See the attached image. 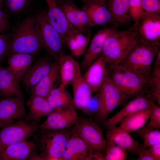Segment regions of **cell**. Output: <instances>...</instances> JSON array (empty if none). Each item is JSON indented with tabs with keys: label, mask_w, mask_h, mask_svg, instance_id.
Segmentation results:
<instances>
[{
	"label": "cell",
	"mask_w": 160,
	"mask_h": 160,
	"mask_svg": "<svg viewBox=\"0 0 160 160\" xmlns=\"http://www.w3.org/2000/svg\"><path fill=\"white\" fill-rule=\"evenodd\" d=\"M160 47V45L152 44L138 37L135 45L115 66L133 73L147 81L152 63Z\"/></svg>",
	"instance_id": "cell-1"
},
{
	"label": "cell",
	"mask_w": 160,
	"mask_h": 160,
	"mask_svg": "<svg viewBox=\"0 0 160 160\" xmlns=\"http://www.w3.org/2000/svg\"><path fill=\"white\" fill-rule=\"evenodd\" d=\"M42 47L35 16H28L22 20L9 38L8 54L20 53L34 56Z\"/></svg>",
	"instance_id": "cell-2"
},
{
	"label": "cell",
	"mask_w": 160,
	"mask_h": 160,
	"mask_svg": "<svg viewBox=\"0 0 160 160\" xmlns=\"http://www.w3.org/2000/svg\"><path fill=\"white\" fill-rule=\"evenodd\" d=\"M138 39L137 34L129 28L123 31L111 28L101 54L108 66L119 63L135 45Z\"/></svg>",
	"instance_id": "cell-3"
},
{
	"label": "cell",
	"mask_w": 160,
	"mask_h": 160,
	"mask_svg": "<svg viewBox=\"0 0 160 160\" xmlns=\"http://www.w3.org/2000/svg\"><path fill=\"white\" fill-rule=\"evenodd\" d=\"M74 126L58 130L39 131L34 137L40 160H62L66 143Z\"/></svg>",
	"instance_id": "cell-4"
},
{
	"label": "cell",
	"mask_w": 160,
	"mask_h": 160,
	"mask_svg": "<svg viewBox=\"0 0 160 160\" xmlns=\"http://www.w3.org/2000/svg\"><path fill=\"white\" fill-rule=\"evenodd\" d=\"M74 130L87 148L88 160H103L107 142L97 122L90 119L79 117Z\"/></svg>",
	"instance_id": "cell-5"
},
{
	"label": "cell",
	"mask_w": 160,
	"mask_h": 160,
	"mask_svg": "<svg viewBox=\"0 0 160 160\" xmlns=\"http://www.w3.org/2000/svg\"><path fill=\"white\" fill-rule=\"evenodd\" d=\"M36 25L43 47L50 57L57 62L64 54V43L60 34L50 23L46 11H42L35 16Z\"/></svg>",
	"instance_id": "cell-6"
},
{
	"label": "cell",
	"mask_w": 160,
	"mask_h": 160,
	"mask_svg": "<svg viewBox=\"0 0 160 160\" xmlns=\"http://www.w3.org/2000/svg\"><path fill=\"white\" fill-rule=\"evenodd\" d=\"M98 92L100 107L95 117L97 121L101 124L107 119L113 110L123 104L130 97L113 82L108 73Z\"/></svg>",
	"instance_id": "cell-7"
},
{
	"label": "cell",
	"mask_w": 160,
	"mask_h": 160,
	"mask_svg": "<svg viewBox=\"0 0 160 160\" xmlns=\"http://www.w3.org/2000/svg\"><path fill=\"white\" fill-rule=\"evenodd\" d=\"M108 68L112 81L129 97H136L145 89L147 81L136 74L117 66Z\"/></svg>",
	"instance_id": "cell-8"
},
{
	"label": "cell",
	"mask_w": 160,
	"mask_h": 160,
	"mask_svg": "<svg viewBox=\"0 0 160 160\" xmlns=\"http://www.w3.org/2000/svg\"><path fill=\"white\" fill-rule=\"evenodd\" d=\"M39 124L22 119L8 124L0 129V153L14 143L33 138Z\"/></svg>",
	"instance_id": "cell-9"
},
{
	"label": "cell",
	"mask_w": 160,
	"mask_h": 160,
	"mask_svg": "<svg viewBox=\"0 0 160 160\" xmlns=\"http://www.w3.org/2000/svg\"><path fill=\"white\" fill-rule=\"evenodd\" d=\"M129 29L135 32L139 38L160 45V15L143 11L139 21Z\"/></svg>",
	"instance_id": "cell-10"
},
{
	"label": "cell",
	"mask_w": 160,
	"mask_h": 160,
	"mask_svg": "<svg viewBox=\"0 0 160 160\" xmlns=\"http://www.w3.org/2000/svg\"><path fill=\"white\" fill-rule=\"evenodd\" d=\"M79 117L74 106L57 108L39 124L38 130H58L69 128L76 124Z\"/></svg>",
	"instance_id": "cell-11"
},
{
	"label": "cell",
	"mask_w": 160,
	"mask_h": 160,
	"mask_svg": "<svg viewBox=\"0 0 160 160\" xmlns=\"http://www.w3.org/2000/svg\"><path fill=\"white\" fill-rule=\"evenodd\" d=\"M39 160L40 158L34 140L12 144L0 153V160Z\"/></svg>",
	"instance_id": "cell-12"
},
{
	"label": "cell",
	"mask_w": 160,
	"mask_h": 160,
	"mask_svg": "<svg viewBox=\"0 0 160 160\" xmlns=\"http://www.w3.org/2000/svg\"><path fill=\"white\" fill-rule=\"evenodd\" d=\"M25 114L24 99L18 97L0 98V129L24 119Z\"/></svg>",
	"instance_id": "cell-13"
},
{
	"label": "cell",
	"mask_w": 160,
	"mask_h": 160,
	"mask_svg": "<svg viewBox=\"0 0 160 160\" xmlns=\"http://www.w3.org/2000/svg\"><path fill=\"white\" fill-rule=\"evenodd\" d=\"M154 104L153 100L143 92L130 101L120 111L101 124L106 129L116 125L126 117L137 111L151 108Z\"/></svg>",
	"instance_id": "cell-14"
},
{
	"label": "cell",
	"mask_w": 160,
	"mask_h": 160,
	"mask_svg": "<svg viewBox=\"0 0 160 160\" xmlns=\"http://www.w3.org/2000/svg\"><path fill=\"white\" fill-rule=\"evenodd\" d=\"M53 63L46 57H42L32 64L22 77L24 87L30 92L50 71Z\"/></svg>",
	"instance_id": "cell-15"
},
{
	"label": "cell",
	"mask_w": 160,
	"mask_h": 160,
	"mask_svg": "<svg viewBox=\"0 0 160 160\" xmlns=\"http://www.w3.org/2000/svg\"><path fill=\"white\" fill-rule=\"evenodd\" d=\"M108 66L101 55L87 68L83 76L93 92H98L108 73Z\"/></svg>",
	"instance_id": "cell-16"
},
{
	"label": "cell",
	"mask_w": 160,
	"mask_h": 160,
	"mask_svg": "<svg viewBox=\"0 0 160 160\" xmlns=\"http://www.w3.org/2000/svg\"><path fill=\"white\" fill-rule=\"evenodd\" d=\"M82 8L88 15L94 26H106L111 24L110 12L105 1L101 0H84Z\"/></svg>",
	"instance_id": "cell-17"
},
{
	"label": "cell",
	"mask_w": 160,
	"mask_h": 160,
	"mask_svg": "<svg viewBox=\"0 0 160 160\" xmlns=\"http://www.w3.org/2000/svg\"><path fill=\"white\" fill-rule=\"evenodd\" d=\"M44 0L48 7L46 13L49 20L58 31L64 41L73 26L68 20L57 0Z\"/></svg>",
	"instance_id": "cell-18"
},
{
	"label": "cell",
	"mask_w": 160,
	"mask_h": 160,
	"mask_svg": "<svg viewBox=\"0 0 160 160\" xmlns=\"http://www.w3.org/2000/svg\"><path fill=\"white\" fill-rule=\"evenodd\" d=\"M111 18V28L117 29L132 20L129 13V0H105Z\"/></svg>",
	"instance_id": "cell-19"
},
{
	"label": "cell",
	"mask_w": 160,
	"mask_h": 160,
	"mask_svg": "<svg viewBox=\"0 0 160 160\" xmlns=\"http://www.w3.org/2000/svg\"><path fill=\"white\" fill-rule=\"evenodd\" d=\"M26 104L29 111L24 119L37 124L41 119L48 116L54 110L50 106L47 98L36 95H31Z\"/></svg>",
	"instance_id": "cell-20"
},
{
	"label": "cell",
	"mask_w": 160,
	"mask_h": 160,
	"mask_svg": "<svg viewBox=\"0 0 160 160\" xmlns=\"http://www.w3.org/2000/svg\"><path fill=\"white\" fill-rule=\"evenodd\" d=\"M61 83L58 87L66 89L79 74L81 73V68L78 63L72 57L62 55L57 62Z\"/></svg>",
	"instance_id": "cell-21"
},
{
	"label": "cell",
	"mask_w": 160,
	"mask_h": 160,
	"mask_svg": "<svg viewBox=\"0 0 160 160\" xmlns=\"http://www.w3.org/2000/svg\"><path fill=\"white\" fill-rule=\"evenodd\" d=\"M111 28H105L98 30L93 36L81 63V68L86 70L102 52L105 39Z\"/></svg>",
	"instance_id": "cell-22"
},
{
	"label": "cell",
	"mask_w": 160,
	"mask_h": 160,
	"mask_svg": "<svg viewBox=\"0 0 160 160\" xmlns=\"http://www.w3.org/2000/svg\"><path fill=\"white\" fill-rule=\"evenodd\" d=\"M107 129L106 138L110 139L116 145L129 153L137 154L141 145L131 137L130 133L116 125L110 126Z\"/></svg>",
	"instance_id": "cell-23"
},
{
	"label": "cell",
	"mask_w": 160,
	"mask_h": 160,
	"mask_svg": "<svg viewBox=\"0 0 160 160\" xmlns=\"http://www.w3.org/2000/svg\"><path fill=\"white\" fill-rule=\"evenodd\" d=\"M20 81L13 77L7 67L0 64V98L18 97L24 99Z\"/></svg>",
	"instance_id": "cell-24"
},
{
	"label": "cell",
	"mask_w": 160,
	"mask_h": 160,
	"mask_svg": "<svg viewBox=\"0 0 160 160\" xmlns=\"http://www.w3.org/2000/svg\"><path fill=\"white\" fill-rule=\"evenodd\" d=\"M91 36V35L84 33L73 26L65 38L64 42L72 55L79 57L84 53Z\"/></svg>",
	"instance_id": "cell-25"
},
{
	"label": "cell",
	"mask_w": 160,
	"mask_h": 160,
	"mask_svg": "<svg viewBox=\"0 0 160 160\" xmlns=\"http://www.w3.org/2000/svg\"><path fill=\"white\" fill-rule=\"evenodd\" d=\"M7 68L13 77L20 81L34 59L30 54L14 53L8 55Z\"/></svg>",
	"instance_id": "cell-26"
},
{
	"label": "cell",
	"mask_w": 160,
	"mask_h": 160,
	"mask_svg": "<svg viewBox=\"0 0 160 160\" xmlns=\"http://www.w3.org/2000/svg\"><path fill=\"white\" fill-rule=\"evenodd\" d=\"M88 156L87 148L74 130L66 143L62 160H88Z\"/></svg>",
	"instance_id": "cell-27"
},
{
	"label": "cell",
	"mask_w": 160,
	"mask_h": 160,
	"mask_svg": "<svg viewBox=\"0 0 160 160\" xmlns=\"http://www.w3.org/2000/svg\"><path fill=\"white\" fill-rule=\"evenodd\" d=\"M75 107L82 111L86 106L92 96V90L85 80L81 73H79L71 84Z\"/></svg>",
	"instance_id": "cell-28"
},
{
	"label": "cell",
	"mask_w": 160,
	"mask_h": 160,
	"mask_svg": "<svg viewBox=\"0 0 160 160\" xmlns=\"http://www.w3.org/2000/svg\"><path fill=\"white\" fill-rule=\"evenodd\" d=\"M154 104L151 108L137 111L126 117L120 122L119 126L129 133L139 130L145 126L149 119Z\"/></svg>",
	"instance_id": "cell-29"
},
{
	"label": "cell",
	"mask_w": 160,
	"mask_h": 160,
	"mask_svg": "<svg viewBox=\"0 0 160 160\" xmlns=\"http://www.w3.org/2000/svg\"><path fill=\"white\" fill-rule=\"evenodd\" d=\"M59 73L57 62L53 63L49 72L30 92L31 95H36L47 98L53 87Z\"/></svg>",
	"instance_id": "cell-30"
},
{
	"label": "cell",
	"mask_w": 160,
	"mask_h": 160,
	"mask_svg": "<svg viewBox=\"0 0 160 160\" xmlns=\"http://www.w3.org/2000/svg\"><path fill=\"white\" fill-rule=\"evenodd\" d=\"M47 98L51 107L54 109L74 106L73 99L66 89L59 87L54 88L49 93Z\"/></svg>",
	"instance_id": "cell-31"
},
{
	"label": "cell",
	"mask_w": 160,
	"mask_h": 160,
	"mask_svg": "<svg viewBox=\"0 0 160 160\" xmlns=\"http://www.w3.org/2000/svg\"><path fill=\"white\" fill-rule=\"evenodd\" d=\"M62 1L61 4H58L63 11L69 22L84 33L91 35V32H88L81 24L79 18L77 8L72 2L65 0H57Z\"/></svg>",
	"instance_id": "cell-32"
},
{
	"label": "cell",
	"mask_w": 160,
	"mask_h": 160,
	"mask_svg": "<svg viewBox=\"0 0 160 160\" xmlns=\"http://www.w3.org/2000/svg\"><path fill=\"white\" fill-rule=\"evenodd\" d=\"M149 88L148 95L160 105V67L154 66L147 81L146 87Z\"/></svg>",
	"instance_id": "cell-33"
},
{
	"label": "cell",
	"mask_w": 160,
	"mask_h": 160,
	"mask_svg": "<svg viewBox=\"0 0 160 160\" xmlns=\"http://www.w3.org/2000/svg\"><path fill=\"white\" fill-rule=\"evenodd\" d=\"M136 135L143 141V145L148 148L151 145L160 143V130L144 126L135 132Z\"/></svg>",
	"instance_id": "cell-34"
},
{
	"label": "cell",
	"mask_w": 160,
	"mask_h": 160,
	"mask_svg": "<svg viewBox=\"0 0 160 160\" xmlns=\"http://www.w3.org/2000/svg\"><path fill=\"white\" fill-rule=\"evenodd\" d=\"M106 145L103 160H124L127 157V151L116 145L110 139L106 138Z\"/></svg>",
	"instance_id": "cell-35"
},
{
	"label": "cell",
	"mask_w": 160,
	"mask_h": 160,
	"mask_svg": "<svg viewBox=\"0 0 160 160\" xmlns=\"http://www.w3.org/2000/svg\"><path fill=\"white\" fill-rule=\"evenodd\" d=\"M3 4L10 13L16 14L22 11L29 4L31 0H3Z\"/></svg>",
	"instance_id": "cell-36"
},
{
	"label": "cell",
	"mask_w": 160,
	"mask_h": 160,
	"mask_svg": "<svg viewBox=\"0 0 160 160\" xmlns=\"http://www.w3.org/2000/svg\"><path fill=\"white\" fill-rule=\"evenodd\" d=\"M129 13L134 23H137L143 12L141 7V0H129Z\"/></svg>",
	"instance_id": "cell-37"
},
{
	"label": "cell",
	"mask_w": 160,
	"mask_h": 160,
	"mask_svg": "<svg viewBox=\"0 0 160 160\" xmlns=\"http://www.w3.org/2000/svg\"><path fill=\"white\" fill-rule=\"evenodd\" d=\"M100 107V101L97 94L92 96L85 107L81 111L88 115L95 116L99 111Z\"/></svg>",
	"instance_id": "cell-38"
},
{
	"label": "cell",
	"mask_w": 160,
	"mask_h": 160,
	"mask_svg": "<svg viewBox=\"0 0 160 160\" xmlns=\"http://www.w3.org/2000/svg\"><path fill=\"white\" fill-rule=\"evenodd\" d=\"M143 11L160 15V0H141Z\"/></svg>",
	"instance_id": "cell-39"
},
{
	"label": "cell",
	"mask_w": 160,
	"mask_h": 160,
	"mask_svg": "<svg viewBox=\"0 0 160 160\" xmlns=\"http://www.w3.org/2000/svg\"><path fill=\"white\" fill-rule=\"evenodd\" d=\"M149 121L147 127L151 128L160 129V107L154 104L153 109L150 117Z\"/></svg>",
	"instance_id": "cell-40"
},
{
	"label": "cell",
	"mask_w": 160,
	"mask_h": 160,
	"mask_svg": "<svg viewBox=\"0 0 160 160\" xmlns=\"http://www.w3.org/2000/svg\"><path fill=\"white\" fill-rule=\"evenodd\" d=\"M9 50V38L0 33V64L5 57L8 55Z\"/></svg>",
	"instance_id": "cell-41"
},
{
	"label": "cell",
	"mask_w": 160,
	"mask_h": 160,
	"mask_svg": "<svg viewBox=\"0 0 160 160\" xmlns=\"http://www.w3.org/2000/svg\"><path fill=\"white\" fill-rule=\"evenodd\" d=\"M8 17L6 13L0 8V33H3L10 27Z\"/></svg>",
	"instance_id": "cell-42"
},
{
	"label": "cell",
	"mask_w": 160,
	"mask_h": 160,
	"mask_svg": "<svg viewBox=\"0 0 160 160\" xmlns=\"http://www.w3.org/2000/svg\"><path fill=\"white\" fill-rule=\"evenodd\" d=\"M138 157L137 160H155L154 158L149 152L147 148L141 145L138 150L137 153Z\"/></svg>",
	"instance_id": "cell-43"
},
{
	"label": "cell",
	"mask_w": 160,
	"mask_h": 160,
	"mask_svg": "<svg viewBox=\"0 0 160 160\" xmlns=\"http://www.w3.org/2000/svg\"><path fill=\"white\" fill-rule=\"evenodd\" d=\"M148 149L155 160H160V143L150 146Z\"/></svg>",
	"instance_id": "cell-44"
},
{
	"label": "cell",
	"mask_w": 160,
	"mask_h": 160,
	"mask_svg": "<svg viewBox=\"0 0 160 160\" xmlns=\"http://www.w3.org/2000/svg\"><path fill=\"white\" fill-rule=\"evenodd\" d=\"M156 56L155 66L160 67V49L157 52L156 55Z\"/></svg>",
	"instance_id": "cell-45"
},
{
	"label": "cell",
	"mask_w": 160,
	"mask_h": 160,
	"mask_svg": "<svg viewBox=\"0 0 160 160\" xmlns=\"http://www.w3.org/2000/svg\"><path fill=\"white\" fill-rule=\"evenodd\" d=\"M3 5V0H0V8L2 9V7Z\"/></svg>",
	"instance_id": "cell-46"
},
{
	"label": "cell",
	"mask_w": 160,
	"mask_h": 160,
	"mask_svg": "<svg viewBox=\"0 0 160 160\" xmlns=\"http://www.w3.org/2000/svg\"><path fill=\"white\" fill-rule=\"evenodd\" d=\"M101 0L103 1H105V0Z\"/></svg>",
	"instance_id": "cell-47"
},
{
	"label": "cell",
	"mask_w": 160,
	"mask_h": 160,
	"mask_svg": "<svg viewBox=\"0 0 160 160\" xmlns=\"http://www.w3.org/2000/svg\"><path fill=\"white\" fill-rule=\"evenodd\" d=\"M83 1H84V0H83Z\"/></svg>",
	"instance_id": "cell-48"
}]
</instances>
